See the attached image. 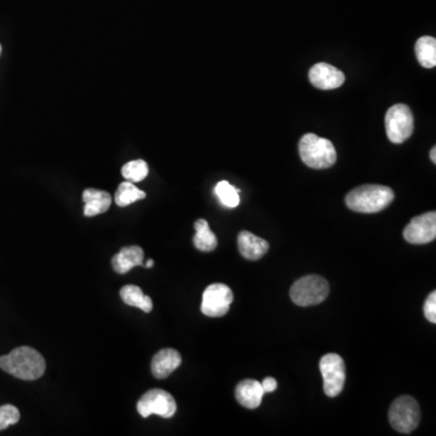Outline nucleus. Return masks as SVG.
Masks as SVG:
<instances>
[{
    "instance_id": "1",
    "label": "nucleus",
    "mask_w": 436,
    "mask_h": 436,
    "mask_svg": "<svg viewBox=\"0 0 436 436\" xmlns=\"http://www.w3.org/2000/svg\"><path fill=\"white\" fill-rule=\"evenodd\" d=\"M0 368L20 380H36L44 375L46 364L36 349L19 347L6 355L0 356Z\"/></svg>"
},
{
    "instance_id": "2",
    "label": "nucleus",
    "mask_w": 436,
    "mask_h": 436,
    "mask_svg": "<svg viewBox=\"0 0 436 436\" xmlns=\"http://www.w3.org/2000/svg\"><path fill=\"white\" fill-rule=\"evenodd\" d=\"M394 198L392 189L387 186L365 184L348 193L345 204L355 213H376L388 208Z\"/></svg>"
},
{
    "instance_id": "3",
    "label": "nucleus",
    "mask_w": 436,
    "mask_h": 436,
    "mask_svg": "<svg viewBox=\"0 0 436 436\" xmlns=\"http://www.w3.org/2000/svg\"><path fill=\"white\" fill-rule=\"evenodd\" d=\"M300 159L307 166L315 170H324L336 164L337 152L331 141L307 133L298 144Z\"/></svg>"
},
{
    "instance_id": "4",
    "label": "nucleus",
    "mask_w": 436,
    "mask_h": 436,
    "mask_svg": "<svg viewBox=\"0 0 436 436\" xmlns=\"http://www.w3.org/2000/svg\"><path fill=\"white\" fill-rule=\"evenodd\" d=\"M330 293L328 280L320 275H305L293 285L290 297L300 307H310L323 303Z\"/></svg>"
},
{
    "instance_id": "5",
    "label": "nucleus",
    "mask_w": 436,
    "mask_h": 436,
    "mask_svg": "<svg viewBox=\"0 0 436 436\" xmlns=\"http://www.w3.org/2000/svg\"><path fill=\"white\" fill-rule=\"evenodd\" d=\"M420 408L412 396L397 397L389 408V423L396 432L410 434L420 425Z\"/></svg>"
},
{
    "instance_id": "6",
    "label": "nucleus",
    "mask_w": 436,
    "mask_h": 436,
    "mask_svg": "<svg viewBox=\"0 0 436 436\" xmlns=\"http://www.w3.org/2000/svg\"><path fill=\"white\" fill-rule=\"evenodd\" d=\"M415 128L412 111L407 104L399 103L392 106L385 114V131L389 141L392 143H404L412 136Z\"/></svg>"
},
{
    "instance_id": "7",
    "label": "nucleus",
    "mask_w": 436,
    "mask_h": 436,
    "mask_svg": "<svg viewBox=\"0 0 436 436\" xmlns=\"http://www.w3.org/2000/svg\"><path fill=\"white\" fill-rule=\"evenodd\" d=\"M320 372L324 378V392L330 397L340 395L345 383V364L342 356L330 353L321 358Z\"/></svg>"
},
{
    "instance_id": "8",
    "label": "nucleus",
    "mask_w": 436,
    "mask_h": 436,
    "mask_svg": "<svg viewBox=\"0 0 436 436\" xmlns=\"http://www.w3.org/2000/svg\"><path fill=\"white\" fill-rule=\"evenodd\" d=\"M137 411L143 418L158 415L171 418L176 413L177 404L173 396L163 389H152L146 392L137 402Z\"/></svg>"
},
{
    "instance_id": "9",
    "label": "nucleus",
    "mask_w": 436,
    "mask_h": 436,
    "mask_svg": "<svg viewBox=\"0 0 436 436\" xmlns=\"http://www.w3.org/2000/svg\"><path fill=\"white\" fill-rule=\"evenodd\" d=\"M233 300L232 290L227 285H210L203 293L201 312L210 318H220L229 312Z\"/></svg>"
},
{
    "instance_id": "10",
    "label": "nucleus",
    "mask_w": 436,
    "mask_h": 436,
    "mask_svg": "<svg viewBox=\"0 0 436 436\" xmlns=\"http://www.w3.org/2000/svg\"><path fill=\"white\" fill-rule=\"evenodd\" d=\"M405 240L413 245H425L435 240L436 213H423L415 217L404 229Z\"/></svg>"
},
{
    "instance_id": "11",
    "label": "nucleus",
    "mask_w": 436,
    "mask_h": 436,
    "mask_svg": "<svg viewBox=\"0 0 436 436\" xmlns=\"http://www.w3.org/2000/svg\"><path fill=\"white\" fill-rule=\"evenodd\" d=\"M309 81L316 88L335 90L345 84V73L331 64L320 62L313 66L309 71Z\"/></svg>"
},
{
    "instance_id": "12",
    "label": "nucleus",
    "mask_w": 436,
    "mask_h": 436,
    "mask_svg": "<svg viewBox=\"0 0 436 436\" xmlns=\"http://www.w3.org/2000/svg\"><path fill=\"white\" fill-rule=\"evenodd\" d=\"M182 363L180 353L175 349H163L161 352L156 353L153 358L152 368L153 376L158 380H164L166 377L170 376L171 373L180 367Z\"/></svg>"
},
{
    "instance_id": "13",
    "label": "nucleus",
    "mask_w": 436,
    "mask_h": 436,
    "mask_svg": "<svg viewBox=\"0 0 436 436\" xmlns=\"http://www.w3.org/2000/svg\"><path fill=\"white\" fill-rule=\"evenodd\" d=\"M238 248L241 256L248 260H257L262 258L269 251L268 241L260 236L255 235L248 230L238 235Z\"/></svg>"
},
{
    "instance_id": "14",
    "label": "nucleus",
    "mask_w": 436,
    "mask_h": 436,
    "mask_svg": "<svg viewBox=\"0 0 436 436\" xmlns=\"http://www.w3.org/2000/svg\"><path fill=\"white\" fill-rule=\"evenodd\" d=\"M263 395L264 390L258 380H244L236 385V400L241 406L250 410L260 407Z\"/></svg>"
},
{
    "instance_id": "15",
    "label": "nucleus",
    "mask_w": 436,
    "mask_h": 436,
    "mask_svg": "<svg viewBox=\"0 0 436 436\" xmlns=\"http://www.w3.org/2000/svg\"><path fill=\"white\" fill-rule=\"evenodd\" d=\"M83 201L85 203L84 215L86 217L107 213L112 205V196H109V193L95 188L85 189Z\"/></svg>"
},
{
    "instance_id": "16",
    "label": "nucleus",
    "mask_w": 436,
    "mask_h": 436,
    "mask_svg": "<svg viewBox=\"0 0 436 436\" xmlns=\"http://www.w3.org/2000/svg\"><path fill=\"white\" fill-rule=\"evenodd\" d=\"M144 253L140 246H126L113 257V269L118 274H125L133 267L143 264Z\"/></svg>"
},
{
    "instance_id": "17",
    "label": "nucleus",
    "mask_w": 436,
    "mask_h": 436,
    "mask_svg": "<svg viewBox=\"0 0 436 436\" xmlns=\"http://www.w3.org/2000/svg\"><path fill=\"white\" fill-rule=\"evenodd\" d=\"M196 228V235L193 238V244L199 251L203 253H211L217 248V238L215 233L210 229L208 220H196L194 223Z\"/></svg>"
},
{
    "instance_id": "18",
    "label": "nucleus",
    "mask_w": 436,
    "mask_h": 436,
    "mask_svg": "<svg viewBox=\"0 0 436 436\" xmlns=\"http://www.w3.org/2000/svg\"><path fill=\"white\" fill-rule=\"evenodd\" d=\"M121 297L125 305L140 308L144 313L152 312L153 302L151 297L146 296L143 291L136 285H126L121 288Z\"/></svg>"
},
{
    "instance_id": "19",
    "label": "nucleus",
    "mask_w": 436,
    "mask_h": 436,
    "mask_svg": "<svg viewBox=\"0 0 436 436\" xmlns=\"http://www.w3.org/2000/svg\"><path fill=\"white\" fill-rule=\"evenodd\" d=\"M417 60L425 69H434L436 66V39L434 36H422L417 41Z\"/></svg>"
},
{
    "instance_id": "20",
    "label": "nucleus",
    "mask_w": 436,
    "mask_h": 436,
    "mask_svg": "<svg viewBox=\"0 0 436 436\" xmlns=\"http://www.w3.org/2000/svg\"><path fill=\"white\" fill-rule=\"evenodd\" d=\"M146 193L141 189L137 188L135 184L132 182H123V183L118 187L116 191V196H114V201L116 204L121 208H126L128 205L133 204L136 201H142L146 198Z\"/></svg>"
},
{
    "instance_id": "21",
    "label": "nucleus",
    "mask_w": 436,
    "mask_h": 436,
    "mask_svg": "<svg viewBox=\"0 0 436 436\" xmlns=\"http://www.w3.org/2000/svg\"><path fill=\"white\" fill-rule=\"evenodd\" d=\"M215 193L218 196L220 204L225 208H234L240 204V196H239L240 191L236 189L235 187H233L232 184L227 181L218 182L216 188H215Z\"/></svg>"
},
{
    "instance_id": "22",
    "label": "nucleus",
    "mask_w": 436,
    "mask_h": 436,
    "mask_svg": "<svg viewBox=\"0 0 436 436\" xmlns=\"http://www.w3.org/2000/svg\"><path fill=\"white\" fill-rule=\"evenodd\" d=\"M148 164L142 159L128 161L121 168L123 177L128 182H132V183H137V182L143 181L146 177L148 176Z\"/></svg>"
},
{
    "instance_id": "23",
    "label": "nucleus",
    "mask_w": 436,
    "mask_h": 436,
    "mask_svg": "<svg viewBox=\"0 0 436 436\" xmlns=\"http://www.w3.org/2000/svg\"><path fill=\"white\" fill-rule=\"evenodd\" d=\"M20 411L19 408L12 405L0 406V432L9 428L10 425H16L20 420Z\"/></svg>"
},
{
    "instance_id": "24",
    "label": "nucleus",
    "mask_w": 436,
    "mask_h": 436,
    "mask_svg": "<svg viewBox=\"0 0 436 436\" xmlns=\"http://www.w3.org/2000/svg\"><path fill=\"white\" fill-rule=\"evenodd\" d=\"M425 315L432 324L436 323V293L432 291L425 302Z\"/></svg>"
},
{
    "instance_id": "25",
    "label": "nucleus",
    "mask_w": 436,
    "mask_h": 436,
    "mask_svg": "<svg viewBox=\"0 0 436 436\" xmlns=\"http://www.w3.org/2000/svg\"><path fill=\"white\" fill-rule=\"evenodd\" d=\"M260 385H262L264 392H273L278 388V382L273 377H267Z\"/></svg>"
},
{
    "instance_id": "26",
    "label": "nucleus",
    "mask_w": 436,
    "mask_h": 436,
    "mask_svg": "<svg viewBox=\"0 0 436 436\" xmlns=\"http://www.w3.org/2000/svg\"><path fill=\"white\" fill-rule=\"evenodd\" d=\"M430 159L434 164H436V147H432V151H430Z\"/></svg>"
},
{
    "instance_id": "27",
    "label": "nucleus",
    "mask_w": 436,
    "mask_h": 436,
    "mask_svg": "<svg viewBox=\"0 0 436 436\" xmlns=\"http://www.w3.org/2000/svg\"><path fill=\"white\" fill-rule=\"evenodd\" d=\"M153 264H154V260H149L148 262L146 263V267H147V268H152Z\"/></svg>"
},
{
    "instance_id": "28",
    "label": "nucleus",
    "mask_w": 436,
    "mask_h": 436,
    "mask_svg": "<svg viewBox=\"0 0 436 436\" xmlns=\"http://www.w3.org/2000/svg\"><path fill=\"white\" fill-rule=\"evenodd\" d=\"M0 55H1V45H0Z\"/></svg>"
}]
</instances>
